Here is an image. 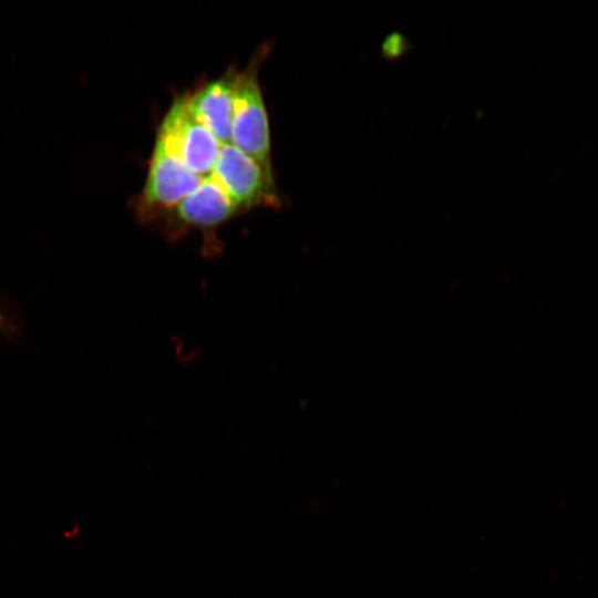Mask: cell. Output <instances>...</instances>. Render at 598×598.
<instances>
[{
    "label": "cell",
    "instance_id": "5b68a950",
    "mask_svg": "<svg viewBox=\"0 0 598 598\" xmlns=\"http://www.w3.org/2000/svg\"><path fill=\"white\" fill-rule=\"evenodd\" d=\"M238 213L239 209L209 175L192 194L158 219L163 220L169 236L177 237L179 233L190 229L214 230Z\"/></svg>",
    "mask_w": 598,
    "mask_h": 598
},
{
    "label": "cell",
    "instance_id": "ba28073f",
    "mask_svg": "<svg viewBox=\"0 0 598 598\" xmlns=\"http://www.w3.org/2000/svg\"><path fill=\"white\" fill-rule=\"evenodd\" d=\"M411 49L408 38L399 32L389 34L382 42V58L389 61L400 59Z\"/></svg>",
    "mask_w": 598,
    "mask_h": 598
},
{
    "label": "cell",
    "instance_id": "7a4b0ae2",
    "mask_svg": "<svg viewBox=\"0 0 598 598\" xmlns=\"http://www.w3.org/2000/svg\"><path fill=\"white\" fill-rule=\"evenodd\" d=\"M203 179L156 137L143 188L134 203L135 215L144 223L157 220L192 194Z\"/></svg>",
    "mask_w": 598,
    "mask_h": 598
},
{
    "label": "cell",
    "instance_id": "277c9868",
    "mask_svg": "<svg viewBox=\"0 0 598 598\" xmlns=\"http://www.w3.org/2000/svg\"><path fill=\"white\" fill-rule=\"evenodd\" d=\"M210 176L240 213L280 204L276 184L252 158L233 144L221 145Z\"/></svg>",
    "mask_w": 598,
    "mask_h": 598
},
{
    "label": "cell",
    "instance_id": "6da1fadb",
    "mask_svg": "<svg viewBox=\"0 0 598 598\" xmlns=\"http://www.w3.org/2000/svg\"><path fill=\"white\" fill-rule=\"evenodd\" d=\"M269 44L260 47L249 64L238 71L234 92L231 144L252 158L275 183L268 114L258 80Z\"/></svg>",
    "mask_w": 598,
    "mask_h": 598
},
{
    "label": "cell",
    "instance_id": "8992f818",
    "mask_svg": "<svg viewBox=\"0 0 598 598\" xmlns=\"http://www.w3.org/2000/svg\"><path fill=\"white\" fill-rule=\"evenodd\" d=\"M238 70L230 66L219 78L186 93L187 107L221 145L231 144L234 92Z\"/></svg>",
    "mask_w": 598,
    "mask_h": 598
},
{
    "label": "cell",
    "instance_id": "52a82bcc",
    "mask_svg": "<svg viewBox=\"0 0 598 598\" xmlns=\"http://www.w3.org/2000/svg\"><path fill=\"white\" fill-rule=\"evenodd\" d=\"M23 333V319L20 310L8 297L0 295V337L17 341Z\"/></svg>",
    "mask_w": 598,
    "mask_h": 598
},
{
    "label": "cell",
    "instance_id": "3957f363",
    "mask_svg": "<svg viewBox=\"0 0 598 598\" xmlns=\"http://www.w3.org/2000/svg\"><path fill=\"white\" fill-rule=\"evenodd\" d=\"M167 151L202 178L215 167L221 144L187 107L186 93L174 99L157 135Z\"/></svg>",
    "mask_w": 598,
    "mask_h": 598
}]
</instances>
